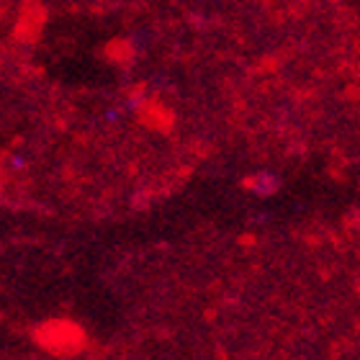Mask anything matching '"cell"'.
<instances>
[{"mask_svg":"<svg viewBox=\"0 0 360 360\" xmlns=\"http://www.w3.org/2000/svg\"><path fill=\"white\" fill-rule=\"evenodd\" d=\"M276 186H278V180L273 178V175H257V178L252 180V188H255L260 195L273 193V191H276Z\"/></svg>","mask_w":360,"mask_h":360,"instance_id":"6da1fadb","label":"cell"},{"mask_svg":"<svg viewBox=\"0 0 360 360\" xmlns=\"http://www.w3.org/2000/svg\"><path fill=\"white\" fill-rule=\"evenodd\" d=\"M105 119H108V121H116V119H119V113H116V111H108V113H105Z\"/></svg>","mask_w":360,"mask_h":360,"instance_id":"7a4b0ae2","label":"cell"}]
</instances>
